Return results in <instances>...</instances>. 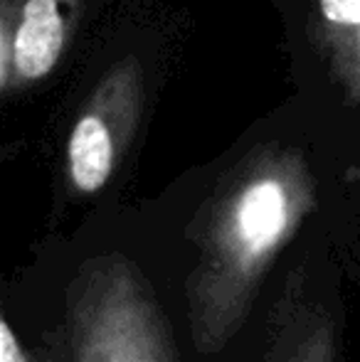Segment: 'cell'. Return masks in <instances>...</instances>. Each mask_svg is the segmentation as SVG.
<instances>
[{"instance_id": "7a4b0ae2", "label": "cell", "mask_w": 360, "mask_h": 362, "mask_svg": "<svg viewBox=\"0 0 360 362\" xmlns=\"http://www.w3.org/2000/svg\"><path fill=\"white\" fill-rule=\"evenodd\" d=\"M69 362H178L149 279L124 254L89 259L67 293Z\"/></svg>"}, {"instance_id": "277c9868", "label": "cell", "mask_w": 360, "mask_h": 362, "mask_svg": "<svg viewBox=\"0 0 360 362\" xmlns=\"http://www.w3.org/2000/svg\"><path fill=\"white\" fill-rule=\"evenodd\" d=\"M69 177L79 192H96L106 185L114 170V139L99 116H84L77 121L69 139Z\"/></svg>"}, {"instance_id": "6da1fadb", "label": "cell", "mask_w": 360, "mask_h": 362, "mask_svg": "<svg viewBox=\"0 0 360 362\" xmlns=\"http://www.w3.org/2000/svg\"><path fill=\"white\" fill-rule=\"evenodd\" d=\"M311 207L296 170L269 165L212 210L187 276V320L197 353L215 355L245 325L267 272Z\"/></svg>"}, {"instance_id": "5b68a950", "label": "cell", "mask_w": 360, "mask_h": 362, "mask_svg": "<svg viewBox=\"0 0 360 362\" xmlns=\"http://www.w3.org/2000/svg\"><path fill=\"white\" fill-rule=\"evenodd\" d=\"M272 350V362H336V325L321 308L298 310Z\"/></svg>"}, {"instance_id": "52a82bcc", "label": "cell", "mask_w": 360, "mask_h": 362, "mask_svg": "<svg viewBox=\"0 0 360 362\" xmlns=\"http://www.w3.org/2000/svg\"><path fill=\"white\" fill-rule=\"evenodd\" d=\"M0 362H30L5 315L0 318Z\"/></svg>"}, {"instance_id": "8992f818", "label": "cell", "mask_w": 360, "mask_h": 362, "mask_svg": "<svg viewBox=\"0 0 360 362\" xmlns=\"http://www.w3.org/2000/svg\"><path fill=\"white\" fill-rule=\"evenodd\" d=\"M321 10L336 25H360V0H321Z\"/></svg>"}, {"instance_id": "3957f363", "label": "cell", "mask_w": 360, "mask_h": 362, "mask_svg": "<svg viewBox=\"0 0 360 362\" xmlns=\"http://www.w3.org/2000/svg\"><path fill=\"white\" fill-rule=\"evenodd\" d=\"M62 49V20L54 0H28L15 33V64L28 79L47 74Z\"/></svg>"}]
</instances>
